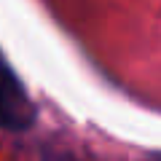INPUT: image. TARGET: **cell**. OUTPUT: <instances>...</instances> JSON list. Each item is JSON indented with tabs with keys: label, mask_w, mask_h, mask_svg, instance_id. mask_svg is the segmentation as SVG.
<instances>
[{
	"label": "cell",
	"mask_w": 161,
	"mask_h": 161,
	"mask_svg": "<svg viewBox=\"0 0 161 161\" xmlns=\"http://www.w3.org/2000/svg\"><path fill=\"white\" fill-rule=\"evenodd\" d=\"M32 115H35L32 102L27 99L11 67L0 57V126L11 129V132H22L32 124Z\"/></svg>",
	"instance_id": "cell-1"
}]
</instances>
